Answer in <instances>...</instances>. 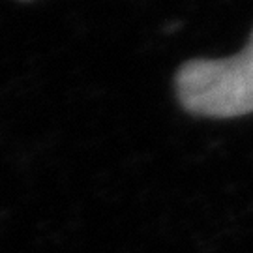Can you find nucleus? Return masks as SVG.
Wrapping results in <instances>:
<instances>
[{"label": "nucleus", "instance_id": "f257e3e1", "mask_svg": "<svg viewBox=\"0 0 253 253\" xmlns=\"http://www.w3.org/2000/svg\"><path fill=\"white\" fill-rule=\"evenodd\" d=\"M176 90L193 115L231 118L253 113V34L235 56L186 62L176 73Z\"/></svg>", "mask_w": 253, "mask_h": 253}]
</instances>
